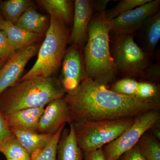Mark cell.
Segmentation results:
<instances>
[{"label":"cell","instance_id":"obj_1","mask_svg":"<svg viewBox=\"0 0 160 160\" xmlns=\"http://www.w3.org/2000/svg\"><path fill=\"white\" fill-rule=\"evenodd\" d=\"M64 98L73 123L135 118L160 106L156 101L118 94L88 78Z\"/></svg>","mask_w":160,"mask_h":160},{"label":"cell","instance_id":"obj_2","mask_svg":"<svg viewBox=\"0 0 160 160\" xmlns=\"http://www.w3.org/2000/svg\"><path fill=\"white\" fill-rule=\"evenodd\" d=\"M110 31L105 14L96 12L89 22L82 55L87 77L106 86L118 72L111 54Z\"/></svg>","mask_w":160,"mask_h":160},{"label":"cell","instance_id":"obj_3","mask_svg":"<svg viewBox=\"0 0 160 160\" xmlns=\"http://www.w3.org/2000/svg\"><path fill=\"white\" fill-rule=\"evenodd\" d=\"M66 94L59 80L54 76L27 79L0 94V112L5 116L21 109L45 107Z\"/></svg>","mask_w":160,"mask_h":160},{"label":"cell","instance_id":"obj_4","mask_svg":"<svg viewBox=\"0 0 160 160\" xmlns=\"http://www.w3.org/2000/svg\"><path fill=\"white\" fill-rule=\"evenodd\" d=\"M69 38L66 25L50 17L45 39L38 51L37 59L18 82L33 78L54 76L62 65Z\"/></svg>","mask_w":160,"mask_h":160},{"label":"cell","instance_id":"obj_5","mask_svg":"<svg viewBox=\"0 0 160 160\" xmlns=\"http://www.w3.org/2000/svg\"><path fill=\"white\" fill-rule=\"evenodd\" d=\"M135 118L73 122L78 145L83 151L102 148L130 127Z\"/></svg>","mask_w":160,"mask_h":160},{"label":"cell","instance_id":"obj_6","mask_svg":"<svg viewBox=\"0 0 160 160\" xmlns=\"http://www.w3.org/2000/svg\"><path fill=\"white\" fill-rule=\"evenodd\" d=\"M111 54L118 72L129 76L145 77L151 64L149 57L135 42L132 34L116 35Z\"/></svg>","mask_w":160,"mask_h":160},{"label":"cell","instance_id":"obj_7","mask_svg":"<svg viewBox=\"0 0 160 160\" xmlns=\"http://www.w3.org/2000/svg\"><path fill=\"white\" fill-rule=\"evenodd\" d=\"M158 110H152L135 118L133 124L117 138L103 147L107 160H118L137 144L141 138L159 121Z\"/></svg>","mask_w":160,"mask_h":160},{"label":"cell","instance_id":"obj_8","mask_svg":"<svg viewBox=\"0 0 160 160\" xmlns=\"http://www.w3.org/2000/svg\"><path fill=\"white\" fill-rule=\"evenodd\" d=\"M160 0L149 2L126 12L108 21L110 31L116 35L132 34L142 27L148 18L159 11Z\"/></svg>","mask_w":160,"mask_h":160},{"label":"cell","instance_id":"obj_9","mask_svg":"<svg viewBox=\"0 0 160 160\" xmlns=\"http://www.w3.org/2000/svg\"><path fill=\"white\" fill-rule=\"evenodd\" d=\"M59 80L66 93L75 89L87 78L81 48L71 45L67 49L62 65Z\"/></svg>","mask_w":160,"mask_h":160},{"label":"cell","instance_id":"obj_10","mask_svg":"<svg viewBox=\"0 0 160 160\" xmlns=\"http://www.w3.org/2000/svg\"><path fill=\"white\" fill-rule=\"evenodd\" d=\"M38 46L35 44L17 50L0 68V94L18 82L25 67L36 55Z\"/></svg>","mask_w":160,"mask_h":160},{"label":"cell","instance_id":"obj_11","mask_svg":"<svg viewBox=\"0 0 160 160\" xmlns=\"http://www.w3.org/2000/svg\"><path fill=\"white\" fill-rule=\"evenodd\" d=\"M71 122L67 102L64 97L58 99L46 105L40 118L38 132L54 135L63 125Z\"/></svg>","mask_w":160,"mask_h":160},{"label":"cell","instance_id":"obj_12","mask_svg":"<svg viewBox=\"0 0 160 160\" xmlns=\"http://www.w3.org/2000/svg\"><path fill=\"white\" fill-rule=\"evenodd\" d=\"M94 12L92 1L75 0L73 25L68 43L82 49L86 44L89 22Z\"/></svg>","mask_w":160,"mask_h":160},{"label":"cell","instance_id":"obj_13","mask_svg":"<svg viewBox=\"0 0 160 160\" xmlns=\"http://www.w3.org/2000/svg\"><path fill=\"white\" fill-rule=\"evenodd\" d=\"M45 108L42 107L21 109L3 116L11 130L38 132L39 122Z\"/></svg>","mask_w":160,"mask_h":160},{"label":"cell","instance_id":"obj_14","mask_svg":"<svg viewBox=\"0 0 160 160\" xmlns=\"http://www.w3.org/2000/svg\"><path fill=\"white\" fill-rule=\"evenodd\" d=\"M63 129L57 149V160H83V152L77 141L74 123Z\"/></svg>","mask_w":160,"mask_h":160},{"label":"cell","instance_id":"obj_15","mask_svg":"<svg viewBox=\"0 0 160 160\" xmlns=\"http://www.w3.org/2000/svg\"><path fill=\"white\" fill-rule=\"evenodd\" d=\"M49 24L47 16L41 14L33 6H31L23 12L14 25L26 31L42 36L46 34Z\"/></svg>","mask_w":160,"mask_h":160},{"label":"cell","instance_id":"obj_16","mask_svg":"<svg viewBox=\"0 0 160 160\" xmlns=\"http://www.w3.org/2000/svg\"><path fill=\"white\" fill-rule=\"evenodd\" d=\"M6 33L12 46L16 50L35 44L42 36L26 31L5 21L2 29Z\"/></svg>","mask_w":160,"mask_h":160},{"label":"cell","instance_id":"obj_17","mask_svg":"<svg viewBox=\"0 0 160 160\" xmlns=\"http://www.w3.org/2000/svg\"><path fill=\"white\" fill-rule=\"evenodd\" d=\"M11 130L30 157L48 146L54 135L41 134L34 132Z\"/></svg>","mask_w":160,"mask_h":160},{"label":"cell","instance_id":"obj_18","mask_svg":"<svg viewBox=\"0 0 160 160\" xmlns=\"http://www.w3.org/2000/svg\"><path fill=\"white\" fill-rule=\"evenodd\" d=\"M38 4L49 15L50 17L69 25L72 20V2L69 0H38Z\"/></svg>","mask_w":160,"mask_h":160},{"label":"cell","instance_id":"obj_19","mask_svg":"<svg viewBox=\"0 0 160 160\" xmlns=\"http://www.w3.org/2000/svg\"><path fill=\"white\" fill-rule=\"evenodd\" d=\"M142 27H145V52L148 56H151L153 54L160 39V10L148 18Z\"/></svg>","mask_w":160,"mask_h":160},{"label":"cell","instance_id":"obj_20","mask_svg":"<svg viewBox=\"0 0 160 160\" xmlns=\"http://www.w3.org/2000/svg\"><path fill=\"white\" fill-rule=\"evenodd\" d=\"M32 5L30 0L0 1V11L5 21L15 24L23 12Z\"/></svg>","mask_w":160,"mask_h":160},{"label":"cell","instance_id":"obj_21","mask_svg":"<svg viewBox=\"0 0 160 160\" xmlns=\"http://www.w3.org/2000/svg\"><path fill=\"white\" fill-rule=\"evenodd\" d=\"M137 145L146 160H160V144L154 136L146 132L139 140Z\"/></svg>","mask_w":160,"mask_h":160},{"label":"cell","instance_id":"obj_22","mask_svg":"<svg viewBox=\"0 0 160 160\" xmlns=\"http://www.w3.org/2000/svg\"><path fill=\"white\" fill-rule=\"evenodd\" d=\"M0 152L7 159L30 160V156L16 137L6 142L1 147Z\"/></svg>","mask_w":160,"mask_h":160},{"label":"cell","instance_id":"obj_23","mask_svg":"<svg viewBox=\"0 0 160 160\" xmlns=\"http://www.w3.org/2000/svg\"><path fill=\"white\" fill-rule=\"evenodd\" d=\"M66 125H63L53 136L50 142L44 149L30 157V160H57V149Z\"/></svg>","mask_w":160,"mask_h":160},{"label":"cell","instance_id":"obj_24","mask_svg":"<svg viewBox=\"0 0 160 160\" xmlns=\"http://www.w3.org/2000/svg\"><path fill=\"white\" fill-rule=\"evenodd\" d=\"M152 0H122L113 8L106 10L105 16L107 21H109L122 13L142 6Z\"/></svg>","mask_w":160,"mask_h":160},{"label":"cell","instance_id":"obj_25","mask_svg":"<svg viewBox=\"0 0 160 160\" xmlns=\"http://www.w3.org/2000/svg\"><path fill=\"white\" fill-rule=\"evenodd\" d=\"M138 84L135 80L126 78L113 83L110 90L118 94L135 97Z\"/></svg>","mask_w":160,"mask_h":160},{"label":"cell","instance_id":"obj_26","mask_svg":"<svg viewBox=\"0 0 160 160\" xmlns=\"http://www.w3.org/2000/svg\"><path fill=\"white\" fill-rule=\"evenodd\" d=\"M159 88L150 82H139L135 97L140 99L158 102Z\"/></svg>","mask_w":160,"mask_h":160},{"label":"cell","instance_id":"obj_27","mask_svg":"<svg viewBox=\"0 0 160 160\" xmlns=\"http://www.w3.org/2000/svg\"><path fill=\"white\" fill-rule=\"evenodd\" d=\"M16 51L12 46L5 32L0 30V59L7 61Z\"/></svg>","mask_w":160,"mask_h":160},{"label":"cell","instance_id":"obj_28","mask_svg":"<svg viewBox=\"0 0 160 160\" xmlns=\"http://www.w3.org/2000/svg\"><path fill=\"white\" fill-rule=\"evenodd\" d=\"M15 137L9 128L6 118L0 112V149L7 141Z\"/></svg>","mask_w":160,"mask_h":160},{"label":"cell","instance_id":"obj_29","mask_svg":"<svg viewBox=\"0 0 160 160\" xmlns=\"http://www.w3.org/2000/svg\"><path fill=\"white\" fill-rule=\"evenodd\" d=\"M118 160H146L140 152L137 144L124 153Z\"/></svg>","mask_w":160,"mask_h":160},{"label":"cell","instance_id":"obj_30","mask_svg":"<svg viewBox=\"0 0 160 160\" xmlns=\"http://www.w3.org/2000/svg\"><path fill=\"white\" fill-rule=\"evenodd\" d=\"M83 160H107L102 148L89 151H83Z\"/></svg>","mask_w":160,"mask_h":160},{"label":"cell","instance_id":"obj_31","mask_svg":"<svg viewBox=\"0 0 160 160\" xmlns=\"http://www.w3.org/2000/svg\"><path fill=\"white\" fill-rule=\"evenodd\" d=\"M160 76V66L159 63L151 64L146 70L145 77L151 80H158Z\"/></svg>","mask_w":160,"mask_h":160},{"label":"cell","instance_id":"obj_32","mask_svg":"<svg viewBox=\"0 0 160 160\" xmlns=\"http://www.w3.org/2000/svg\"><path fill=\"white\" fill-rule=\"evenodd\" d=\"M93 10L96 12L101 14H105L106 8L107 4L110 1L108 0H98V1H92Z\"/></svg>","mask_w":160,"mask_h":160},{"label":"cell","instance_id":"obj_33","mask_svg":"<svg viewBox=\"0 0 160 160\" xmlns=\"http://www.w3.org/2000/svg\"><path fill=\"white\" fill-rule=\"evenodd\" d=\"M153 134L154 137L156 138L158 140H160V131L159 128H157L153 130Z\"/></svg>","mask_w":160,"mask_h":160},{"label":"cell","instance_id":"obj_34","mask_svg":"<svg viewBox=\"0 0 160 160\" xmlns=\"http://www.w3.org/2000/svg\"><path fill=\"white\" fill-rule=\"evenodd\" d=\"M5 20L0 11V30H2Z\"/></svg>","mask_w":160,"mask_h":160},{"label":"cell","instance_id":"obj_35","mask_svg":"<svg viewBox=\"0 0 160 160\" xmlns=\"http://www.w3.org/2000/svg\"><path fill=\"white\" fill-rule=\"evenodd\" d=\"M6 61H5V60L0 59V68L3 66V64L5 63Z\"/></svg>","mask_w":160,"mask_h":160},{"label":"cell","instance_id":"obj_36","mask_svg":"<svg viewBox=\"0 0 160 160\" xmlns=\"http://www.w3.org/2000/svg\"><path fill=\"white\" fill-rule=\"evenodd\" d=\"M6 160H16V159H7Z\"/></svg>","mask_w":160,"mask_h":160}]
</instances>
